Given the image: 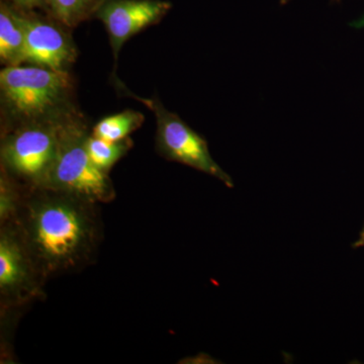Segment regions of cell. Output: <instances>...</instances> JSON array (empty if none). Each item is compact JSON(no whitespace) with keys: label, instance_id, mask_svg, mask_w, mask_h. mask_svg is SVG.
Segmentation results:
<instances>
[{"label":"cell","instance_id":"6da1fadb","mask_svg":"<svg viewBox=\"0 0 364 364\" xmlns=\"http://www.w3.org/2000/svg\"><path fill=\"white\" fill-rule=\"evenodd\" d=\"M100 203L54 189L26 188L14 222L45 279L95 262L104 239Z\"/></svg>","mask_w":364,"mask_h":364},{"label":"cell","instance_id":"7a4b0ae2","mask_svg":"<svg viewBox=\"0 0 364 364\" xmlns=\"http://www.w3.org/2000/svg\"><path fill=\"white\" fill-rule=\"evenodd\" d=\"M68 72L40 66H6L0 72L2 102L21 124L61 119L69 92Z\"/></svg>","mask_w":364,"mask_h":364},{"label":"cell","instance_id":"3957f363","mask_svg":"<svg viewBox=\"0 0 364 364\" xmlns=\"http://www.w3.org/2000/svg\"><path fill=\"white\" fill-rule=\"evenodd\" d=\"M88 136L83 124L63 119L56 158L42 188L81 196L100 205L109 203L116 198V189L109 173L95 166L88 156Z\"/></svg>","mask_w":364,"mask_h":364},{"label":"cell","instance_id":"277c9868","mask_svg":"<svg viewBox=\"0 0 364 364\" xmlns=\"http://www.w3.org/2000/svg\"><path fill=\"white\" fill-rule=\"evenodd\" d=\"M64 119L21 124L4 136L1 169L26 188H42L56 158Z\"/></svg>","mask_w":364,"mask_h":364},{"label":"cell","instance_id":"5b68a950","mask_svg":"<svg viewBox=\"0 0 364 364\" xmlns=\"http://www.w3.org/2000/svg\"><path fill=\"white\" fill-rule=\"evenodd\" d=\"M45 279L16 223L0 225L1 311L23 309L46 296Z\"/></svg>","mask_w":364,"mask_h":364},{"label":"cell","instance_id":"8992f818","mask_svg":"<svg viewBox=\"0 0 364 364\" xmlns=\"http://www.w3.org/2000/svg\"><path fill=\"white\" fill-rule=\"evenodd\" d=\"M132 97L154 112L157 123V150L165 159L181 163L219 179L227 188H233L232 177L220 167L210 155L207 140L196 133L174 112L165 109L156 98Z\"/></svg>","mask_w":364,"mask_h":364},{"label":"cell","instance_id":"52a82bcc","mask_svg":"<svg viewBox=\"0 0 364 364\" xmlns=\"http://www.w3.org/2000/svg\"><path fill=\"white\" fill-rule=\"evenodd\" d=\"M171 7L165 0H107L97 16L109 33L114 58L117 59L124 43L148 26L159 23Z\"/></svg>","mask_w":364,"mask_h":364},{"label":"cell","instance_id":"ba28073f","mask_svg":"<svg viewBox=\"0 0 364 364\" xmlns=\"http://www.w3.org/2000/svg\"><path fill=\"white\" fill-rule=\"evenodd\" d=\"M26 41L21 63L67 72L75 59V49L65 33L53 23L23 14Z\"/></svg>","mask_w":364,"mask_h":364},{"label":"cell","instance_id":"9c48e42d","mask_svg":"<svg viewBox=\"0 0 364 364\" xmlns=\"http://www.w3.org/2000/svg\"><path fill=\"white\" fill-rule=\"evenodd\" d=\"M23 14L2 2L0 7V59L6 66L21 65L25 49Z\"/></svg>","mask_w":364,"mask_h":364},{"label":"cell","instance_id":"30bf717a","mask_svg":"<svg viewBox=\"0 0 364 364\" xmlns=\"http://www.w3.org/2000/svg\"><path fill=\"white\" fill-rule=\"evenodd\" d=\"M144 123V116L136 111H124L105 117L93 128L92 136L109 142H117L129 138Z\"/></svg>","mask_w":364,"mask_h":364},{"label":"cell","instance_id":"8fae6325","mask_svg":"<svg viewBox=\"0 0 364 364\" xmlns=\"http://www.w3.org/2000/svg\"><path fill=\"white\" fill-rule=\"evenodd\" d=\"M107 0H44L52 16L62 25L73 28L87 20Z\"/></svg>","mask_w":364,"mask_h":364},{"label":"cell","instance_id":"7c38bea8","mask_svg":"<svg viewBox=\"0 0 364 364\" xmlns=\"http://www.w3.org/2000/svg\"><path fill=\"white\" fill-rule=\"evenodd\" d=\"M85 147L93 164L109 173L114 165L133 147V142L130 138L117 142H109L90 135L86 139Z\"/></svg>","mask_w":364,"mask_h":364},{"label":"cell","instance_id":"4fadbf2b","mask_svg":"<svg viewBox=\"0 0 364 364\" xmlns=\"http://www.w3.org/2000/svg\"><path fill=\"white\" fill-rule=\"evenodd\" d=\"M16 179L1 169L0 176V225L14 223L23 203L26 191Z\"/></svg>","mask_w":364,"mask_h":364},{"label":"cell","instance_id":"5bb4252c","mask_svg":"<svg viewBox=\"0 0 364 364\" xmlns=\"http://www.w3.org/2000/svg\"><path fill=\"white\" fill-rule=\"evenodd\" d=\"M14 1L21 6L33 7L39 6L42 2H44V0H14Z\"/></svg>","mask_w":364,"mask_h":364},{"label":"cell","instance_id":"9a60e30c","mask_svg":"<svg viewBox=\"0 0 364 364\" xmlns=\"http://www.w3.org/2000/svg\"><path fill=\"white\" fill-rule=\"evenodd\" d=\"M352 247L353 248H359V247H364V226L363 231L360 232V236H359V239L358 241L355 242V243L352 245Z\"/></svg>","mask_w":364,"mask_h":364},{"label":"cell","instance_id":"2e32d148","mask_svg":"<svg viewBox=\"0 0 364 364\" xmlns=\"http://www.w3.org/2000/svg\"><path fill=\"white\" fill-rule=\"evenodd\" d=\"M289 1H291V0H280V4L284 6V4H289Z\"/></svg>","mask_w":364,"mask_h":364},{"label":"cell","instance_id":"e0dca14e","mask_svg":"<svg viewBox=\"0 0 364 364\" xmlns=\"http://www.w3.org/2000/svg\"><path fill=\"white\" fill-rule=\"evenodd\" d=\"M333 1H337V2H339L340 0H333Z\"/></svg>","mask_w":364,"mask_h":364}]
</instances>
